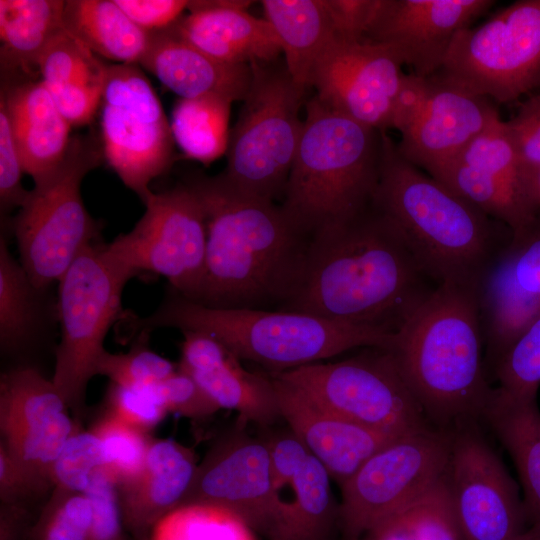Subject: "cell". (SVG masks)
<instances>
[{"label":"cell","mask_w":540,"mask_h":540,"mask_svg":"<svg viewBox=\"0 0 540 540\" xmlns=\"http://www.w3.org/2000/svg\"><path fill=\"white\" fill-rule=\"evenodd\" d=\"M141 29L156 33L175 24L189 1L183 0H115Z\"/></svg>","instance_id":"f5cc1de1"},{"label":"cell","mask_w":540,"mask_h":540,"mask_svg":"<svg viewBox=\"0 0 540 540\" xmlns=\"http://www.w3.org/2000/svg\"><path fill=\"white\" fill-rule=\"evenodd\" d=\"M485 345L492 366L515 339L540 316V217L512 233L477 283Z\"/></svg>","instance_id":"d6986e66"},{"label":"cell","mask_w":540,"mask_h":540,"mask_svg":"<svg viewBox=\"0 0 540 540\" xmlns=\"http://www.w3.org/2000/svg\"><path fill=\"white\" fill-rule=\"evenodd\" d=\"M469 94L508 103L540 86V0H519L460 30L431 75Z\"/></svg>","instance_id":"30bf717a"},{"label":"cell","mask_w":540,"mask_h":540,"mask_svg":"<svg viewBox=\"0 0 540 540\" xmlns=\"http://www.w3.org/2000/svg\"><path fill=\"white\" fill-rule=\"evenodd\" d=\"M426 416L441 428L482 418L487 379L477 286L443 283L386 349Z\"/></svg>","instance_id":"3957f363"},{"label":"cell","mask_w":540,"mask_h":540,"mask_svg":"<svg viewBox=\"0 0 540 540\" xmlns=\"http://www.w3.org/2000/svg\"><path fill=\"white\" fill-rule=\"evenodd\" d=\"M134 331L158 327L201 331L221 341L240 360L277 374L320 362L351 349H388L394 335L309 314L254 309H216L171 290L151 315L136 319Z\"/></svg>","instance_id":"8992f818"},{"label":"cell","mask_w":540,"mask_h":540,"mask_svg":"<svg viewBox=\"0 0 540 540\" xmlns=\"http://www.w3.org/2000/svg\"><path fill=\"white\" fill-rule=\"evenodd\" d=\"M135 273L99 242L86 248L59 280L60 342L52 382L79 419L97 375L105 337L122 311V292Z\"/></svg>","instance_id":"ba28073f"},{"label":"cell","mask_w":540,"mask_h":540,"mask_svg":"<svg viewBox=\"0 0 540 540\" xmlns=\"http://www.w3.org/2000/svg\"><path fill=\"white\" fill-rule=\"evenodd\" d=\"M25 173L21 155L15 141L9 114L0 100V205L1 213L20 208L29 190L22 185Z\"/></svg>","instance_id":"7dc6e473"},{"label":"cell","mask_w":540,"mask_h":540,"mask_svg":"<svg viewBox=\"0 0 540 540\" xmlns=\"http://www.w3.org/2000/svg\"><path fill=\"white\" fill-rule=\"evenodd\" d=\"M265 19L273 27L294 81L309 87L315 63L334 39L324 0H263Z\"/></svg>","instance_id":"f1b7e54d"},{"label":"cell","mask_w":540,"mask_h":540,"mask_svg":"<svg viewBox=\"0 0 540 540\" xmlns=\"http://www.w3.org/2000/svg\"><path fill=\"white\" fill-rule=\"evenodd\" d=\"M250 65V87L230 130L227 165L220 174L238 191L275 202L284 197L308 88L294 81L284 59Z\"/></svg>","instance_id":"52a82bcc"},{"label":"cell","mask_w":540,"mask_h":540,"mask_svg":"<svg viewBox=\"0 0 540 540\" xmlns=\"http://www.w3.org/2000/svg\"><path fill=\"white\" fill-rule=\"evenodd\" d=\"M382 131L336 111L315 94L281 207L308 236L344 223L368 208L378 185Z\"/></svg>","instance_id":"5b68a950"},{"label":"cell","mask_w":540,"mask_h":540,"mask_svg":"<svg viewBox=\"0 0 540 540\" xmlns=\"http://www.w3.org/2000/svg\"><path fill=\"white\" fill-rule=\"evenodd\" d=\"M533 187L537 203L540 207V170L537 171L533 176Z\"/></svg>","instance_id":"6f0895ef"},{"label":"cell","mask_w":540,"mask_h":540,"mask_svg":"<svg viewBox=\"0 0 540 540\" xmlns=\"http://www.w3.org/2000/svg\"><path fill=\"white\" fill-rule=\"evenodd\" d=\"M177 369L168 359L138 344L126 353L106 350L99 360L97 375L107 377L116 385L142 389L158 384Z\"/></svg>","instance_id":"b9f144b4"},{"label":"cell","mask_w":540,"mask_h":540,"mask_svg":"<svg viewBox=\"0 0 540 540\" xmlns=\"http://www.w3.org/2000/svg\"><path fill=\"white\" fill-rule=\"evenodd\" d=\"M50 478L12 455L0 444V501L29 509L53 489Z\"/></svg>","instance_id":"7bdbcfd3"},{"label":"cell","mask_w":540,"mask_h":540,"mask_svg":"<svg viewBox=\"0 0 540 540\" xmlns=\"http://www.w3.org/2000/svg\"><path fill=\"white\" fill-rule=\"evenodd\" d=\"M68 411L52 380L36 368L18 366L1 375L0 444L49 478L62 447L79 429Z\"/></svg>","instance_id":"ffe728a7"},{"label":"cell","mask_w":540,"mask_h":540,"mask_svg":"<svg viewBox=\"0 0 540 540\" xmlns=\"http://www.w3.org/2000/svg\"><path fill=\"white\" fill-rule=\"evenodd\" d=\"M454 161L496 176L537 203L533 178L523 167L501 118L475 137Z\"/></svg>","instance_id":"8d00e7d4"},{"label":"cell","mask_w":540,"mask_h":540,"mask_svg":"<svg viewBox=\"0 0 540 540\" xmlns=\"http://www.w3.org/2000/svg\"><path fill=\"white\" fill-rule=\"evenodd\" d=\"M99 159L91 139L73 137L63 161L34 183L14 218L20 263L41 291L98 242L100 227L85 207L81 183Z\"/></svg>","instance_id":"9c48e42d"},{"label":"cell","mask_w":540,"mask_h":540,"mask_svg":"<svg viewBox=\"0 0 540 540\" xmlns=\"http://www.w3.org/2000/svg\"><path fill=\"white\" fill-rule=\"evenodd\" d=\"M402 66L384 45L333 39L315 63L309 87L336 111L386 132L406 75Z\"/></svg>","instance_id":"ac0fdd59"},{"label":"cell","mask_w":540,"mask_h":540,"mask_svg":"<svg viewBox=\"0 0 540 540\" xmlns=\"http://www.w3.org/2000/svg\"><path fill=\"white\" fill-rule=\"evenodd\" d=\"M84 494L92 508L89 540H126L118 487L104 468L98 471Z\"/></svg>","instance_id":"f6af8a7d"},{"label":"cell","mask_w":540,"mask_h":540,"mask_svg":"<svg viewBox=\"0 0 540 540\" xmlns=\"http://www.w3.org/2000/svg\"><path fill=\"white\" fill-rule=\"evenodd\" d=\"M231 104L216 97L178 99L170 126L187 158L209 164L226 154Z\"/></svg>","instance_id":"e575fe53"},{"label":"cell","mask_w":540,"mask_h":540,"mask_svg":"<svg viewBox=\"0 0 540 540\" xmlns=\"http://www.w3.org/2000/svg\"><path fill=\"white\" fill-rule=\"evenodd\" d=\"M140 65L182 99L216 97L243 101L251 79L250 64L220 61L185 42L169 28L152 33Z\"/></svg>","instance_id":"d4e9b609"},{"label":"cell","mask_w":540,"mask_h":540,"mask_svg":"<svg viewBox=\"0 0 540 540\" xmlns=\"http://www.w3.org/2000/svg\"><path fill=\"white\" fill-rule=\"evenodd\" d=\"M271 464L273 481L281 493L290 486L310 456L304 442L289 428L265 438Z\"/></svg>","instance_id":"681fc988"},{"label":"cell","mask_w":540,"mask_h":540,"mask_svg":"<svg viewBox=\"0 0 540 540\" xmlns=\"http://www.w3.org/2000/svg\"><path fill=\"white\" fill-rule=\"evenodd\" d=\"M37 289L20 261L10 253L4 237L0 241V346L4 353L25 348L38 329Z\"/></svg>","instance_id":"d590c367"},{"label":"cell","mask_w":540,"mask_h":540,"mask_svg":"<svg viewBox=\"0 0 540 540\" xmlns=\"http://www.w3.org/2000/svg\"><path fill=\"white\" fill-rule=\"evenodd\" d=\"M357 540H462L443 477Z\"/></svg>","instance_id":"836d02e7"},{"label":"cell","mask_w":540,"mask_h":540,"mask_svg":"<svg viewBox=\"0 0 540 540\" xmlns=\"http://www.w3.org/2000/svg\"><path fill=\"white\" fill-rule=\"evenodd\" d=\"M103 89L104 82L67 84L48 91L71 126H84L90 123L100 107Z\"/></svg>","instance_id":"816d5d0a"},{"label":"cell","mask_w":540,"mask_h":540,"mask_svg":"<svg viewBox=\"0 0 540 540\" xmlns=\"http://www.w3.org/2000/svg\"><path fill=\"white\" fill-rule=\"evenodd\" d=\"M516 540H540V524H531Z\"/></svg>","instance_id":"9f6ffc18"},{"label":"cell","mask_w":540,"mask_h":540,"mask_svg":"<svg viewBox=\"0 0 540 540\" xmlns=\"http://www.w3.org/2000/svg\"><path fill=\"white\" fill-rule=\"evenodd\" d=\"M63 26L95 55L116 64L140 65L152 38L115 0L66 1Z\"/></svg>","instance_id":"83f0119b"},{"label":"cell","mask_w":540,"mask_h":540,"mask_svg":"<svg viewBox=\"0 0 540 540\" xmlns=\"http://www.w3.org/2000/svg\"><path fill=\"white\" fill-rule=\"evenodd\" d=\"M440 285L372 202L311 237L298 280L278 310L394 335Z\"/></svg>","instance_id":"6da1fadb"},{"label":"cell","mask_w":540,"mask_h":540,"mask_svg":"<svg viewBox=\"0 0 540 540\" xmlns=\"http://www.w3.org/2000/svg\"><path fill=\"white\" fill-rule=\"evenodd\" d=\"M152 389L168 413L199 421L213 416L219 410L197 382L179 369L153 385Z\"/></svg>","instance_id":"bcb514c9"},{"label":"cell","mask_w":540,"mask_h":540,"mask_svg":"<svg viewBox=\"0 0 540 540\" xmlns=\"http://www.w3.org/2000/svg\"><path fill=\"white\" fill-rule=\"evenodd\" d=\"M244 426L238 423L209 448L198 463L183 506L226 509L251 530L273 540L282 524L286 502L273 481L265 438L250 436Z\"/></svg>","instance_id":"e0dca14e"},{"label":"cell","mask_w":540,"mask_h":540,"mask_svg":"<svg viewBox=\"0 0 540 540\" xmlns=\"http://www.w3.org/2000/svg\"><path fill=\"white\" fill-rule=\"evenodd\" d=\"M269 375L274 383L281 418L339 487L373 454L400 437L343 418L322 407L294 385Z\"/></svg>","instance_id":"7402d4cb"},{"label":"cell","mask_w":540,"mask_h":540,"mask_svg":"<svg viewBox=\"0 0 540 540\" xmlns=\"http://www.w3.org/2000/svg\"><path fill=\"white\" fill-rule=\"evenodd\" d=\"M90 430L101 442L105 469L117 485L140 472L154 440L150 433L125 423L107 411L95 421Z\"/></svg>","instance_id":"f35d334b"},{"label":"cell","mask_w":540,"mask_h":540,"mask_svg":"<svg viewBox=\"0 0 540 540\" xmlns=\"http://www.w3.org/2000/svg\"><path fill=\"white\" fill-rule=\"evenodd\" d=\"M511 354L514 363L524 375L540 381V316L517 337Z\"/></svg>","instance_id":"db71d44e"},{"label":"cell","mask_w":540,"mask_h":540,"mask_svg":"<svg viewBox=\"0 0 540 540\" xmlns=\"http://www.w3.org/2000/svg\"><path fill=\"white\" fill-rule=\"evenodd\" d=\"M381 0H324L334 39L364 40Z\"/></svg>","instance_id":"f907efd6"},{"label":"cell","mask_w":540,"mask_h":540,"mask_svg":"<svg viewBox=\"0 0 540 540\" xmlns=\"http://www.w3.org/2000/svg\"><path fill=\"white\" fill-rule=\"evenodd\" d=\"M92 508L84 493L54 487L27 540H89Z\"/></svg>","instance_id":"ab89813d"},{"label":"cell","mask_w":540,"mask_h":540,"mask_svg":"<svg viewBox=\"0 0 540 540\" xmlns=\"http://www.w3.org/2000/svg\"><path fill=\"white\" fill-rule=\"evenodd\" d=\"M330 480L324 466L310 454L287 487L292 496L285 499L283 521L273 540H331L339 505Z\"/></svg>","instance_id":"1f68e13d"},{"label":"cell","mask_w":540,"mask_h":540,"mask_svg":"<svg viewBox=\"0 0 540 540\" xmlns=\"http://www.w3.org/2000/svg\"><path fill=\"white\" fill-rule=\"evenodd\" d=\"M482 418L514 461L529 525L540 524V412L536 397L494 388Z\"/></svg>","instance_id":"4316f807"},{"label":"cell","mask_w":540,"mask_h":540,"mask_svg":"<svg viewBox=\"0 0 540 540\" xmlns=\"http://www.w3.org/2000/svg\"><path fill=\"white\" fill-rule=\"evenodd\" d=\"M188 375L219 409L236 411L242 425L266 428L281 418L272 377L246 370L234 353L209 369Z\"/></svg>","instance_id":"f546056e"},{"label":"cell","mask_w":540,"mask_h":540,"mask_svg":"<svg viewBox=\"0 0 540 540\" xmlns=\"http://www.w3.org/2000/svg\"><path fill=\"white\" fill-rule=\"evenodd\" d=\"M373 203L395 224L418 262L439 284L476 285L512 230L426 174L382 133Z\"/></svg>","instance_id":"277c9868"},{"label":"cell","mask_w":540,"mask_h":540,"mask_svg":"<svg viewBox=\"0 0 540 540\" xmlns=\"http://www.w3.org/2000/svg\"><path fill=\"white\" fill-rule=\"evenodd\" d=\"M107 64L62 29L38 58L37 69L46 88L74 83H103Z\"/></svg>","instance_id":"74e56055"},{"label":"cell","mask_w":540,"mask_h":540,"mask_svg":"<svg viewBox=\"0 0 540 540\" xmlns=\"http://www.w3.org/2000/svg\"><path fill=\"white\" fill-rule=\"evenodd\" d=\"M505 123L523 167L533 178L540 170V93L520 103Z\"/></svg>","instance_id":"c3c4849f"},{"label":"cell","mask_w":540,"mask_h":540,"mask_svg":"<svg viewBox=\"0 0 540 540\" xmlns=\"http://www.w3.org/2000/svg\"><path fill=\"white\" fill-rule=\"evenodd\" d=\"M100 108L104 156L143 202L173 159L174 138L160 100L138 65L110 64Z\"/></svg>","instance_id":"7c38bea8"},{"label":"cell","mask_w":540,"mask_h":540,"mask_svg":"<svg viewBox=\"0 0 540 540\" xmlns=\"http://www.w3.org/2000/svg\"><path fill=\"white\" fill-rule=\"evenodd\" d=\"M327 410L367 428L401 436L429 425L390 353L370 347L352 358L272 374Z\"/></svg>","instance_id":"8fae6325"},{"label":"cell","mask_w":540,"mask_h":540,"mask_svg":"<svg viewBox=\"0 0 540 540\" xmlns=\"http://www.w3.org/2000/svg\"><path fill=\"white\" fill-rule=\"evenodd\" d=\"M185 183L198 196L207 225L205 275L196 303L278 310L298 280L311 237L280 204L238 191L221 174Z\"/></svg>","instance_id":"7a4b0ae2"},{"label":"cell","mask_w":540,"mask_h":540,"mask_svg":"<svg viewBox=\"0 0 540 540\" xmlns=\"http://www.w3.org/2000/svg\"><path fill=\"white\" fill-rule=\"evenodd\" d=\"M23 168L34 183L55 170L71 143V125L41 80L2 89Z\"/></svg>","instance_id":"484cf974"},{"label":"cell","mask_w":540,"mask_h":540,"mask_svg":"<svg viewBox=\"0 0 540 540\" xmlns=\"http://www.w3.org/2000/svg\"><path fill=\"white\" fill-rule=\"evenodd\" d=\"M431 177L508 226L513 234L530 227L540 217L534 199L496 176L458 161H452Z\"/></svg>","instance_id":"d6a6232c"},{"label":"cell","mask_w":540,"mask_h":540,"mask_svg":"<svg viewBox=\"0 0 540 540\" xmlns=\"http://www.w3.org/2000/svg\"><path fill=\"white\" fill-rule=\"evenodd\" d=\"M32 523L29 509L16 505H0V540H27Z\"/></svg>","instance_id":"11a10c76"},{"label":"cell","mask_w":540,"mask_h":540,"mask_svg":"<svg viewBox=\"0 0 540 540\" xmlns=\"http://www.w3.org/2000/svg\"><path fill=\"white\" fill-rule=\"evenodd\" d=\"M472 423L450 428L443 474L462 540H516L529 524L523 500L499 456Z\"/></svg>","instance_id":"2e32d148"},{"label":"cell","mask_w":540,"mask_h":540,"mask_svg":"<svg viewBox=\"0 0 540 540\" xmlns=\"http://www.w3.org/2000/svg\"><path fill=\"white\" fill-rule=\"evenodd\" d=\"M498 119L492 100L432 76L409 73L395 102L391 128L401 134L396 146L402 157L433 176Z\"/></svg>","instance_id":"9a60e30c"},{"label":"cell","mask_w":540,"mask_h":540,"mask_svg":"<svg viewBox=\"0 0 540 540\" xmlns=\"http://www.w3.org/2000/svg\"><path fill=\"white\" fill-rule=\"evenodd\" d=\"M105 465L100 440L91 430L78 429L53 462L50 479L54 487L84 493L95 474Z\"/></svg>","instance_id":"60d3db41"},{"label":"cell","mask_w":540,"mask_h":540,"mask_svg":"<svg viewBox=\"0 0 540 540\" xmlns=\"http://www.w3.org/2000/svg\"><path fill=\"white\" fill-rule=\"evenodd\" d=\"M251 1H189L190 13L169 29L200 51L227 63L269 62L282 53L280 41L265 19L247 12Z\"/></svg>","instance_id":"603a6c76"},{"label":"cell","mask_w":540,"mask_h":540,"mask_svg":"<svg viewBox=\"0 0 540 540\" xmlns=\"http://www.w3.org/2000/svg\"><path fill=\"white\" fill-rule=\"evenodd\" d=\"M450 429L402 435L373 454L341 488L339 523L345 540H357L381 519L421 496L442 477Z\"/></svg>","instance_id":"4fadbf2b"},{"label":"cell","mask_w":540,"mask_h":540,"mask_svg":"<svg viewBox=\"0 0 540 540\" xmlns=\"http://www.w3.org/2000/svg\"><path fill=\"white\" fill-rule=\"evenodd\" d=\"M198 463L192 449L172 439H154L140 472L118 484L124 526L148 540L156 526L183 506Z\"/></svg>","instance_id":"cb8c5ba5"},{"label":"cell","mask_w":540,"mask_h":540,"mask_svg":"<svg viewBox=\"0 0 540 540\" xmlns=\"http://www.w3.org/2000/svg\"><path fill=\"white\" fill-rule=\"evenodd\" d=\"M105 407V411L150 434L168 414L152 386L136 389L110 383Z\"/></svg>","instance_id":"ee69618b"},{"label":"cell","mask_w":540,"mask_h":540,"mask_svg":"<svg viewBox=\"0 0 540 540\" xmlns=\"http://www.w3.org/2000/svg\"><path fill=\"white\" fill-rule=\"evenodd\" d=\"M66 1L0 0L1 63L7 69L35 66L62 30Z\"/></svg>","instance_id":"4dcf8cb0"},{"label":"cell","mask_w":540,"mask_h":540,"mask_svg":"<svg viewBox=\"0 0 540 540\" xmlns=\"http://www.w3.org/2000/svg\"><path fill=\"white\" fill-rule=\"evenodd\" d=\"M493 0H381L364 40L390 48L411 74L442 66L455 35L487 12Z\"/></svg>","instance_id":"44dd1931"},{"label":"cell","mask_w":540,"mask_h":540,"mask_svg":"<svg viewBox=\"0 0 540 540\" xmlns=\"http://www.w3.org/2000/svg\"><path fill=\"white\" fill-rule=\"evenodd\" d=\"M145 212L133 229L120 234L109 249L135 275L164 276L173 290L197 302L204 280L207 225L196 193L182 183L143 201Z\"/></svg>","instance_id":"5bb4252c"}]
</instances>
